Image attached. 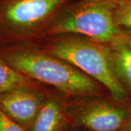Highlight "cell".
I'll use <instances>...</instances> for the list:
<instances>
[{
	"mask_svg": "<svg viewBox=\"0 0 131 131\" xmlns=\"http://www.w3.org/2000/svg\"><path fill=\"white\" fill-rule=\"evenodd\" d=\"M32 81L15 70L0 56V93L20 87H31Z\"/></svg>",
	"mask_w": 131,
	"mask_h": 131,
	"instance_id": "cell-9",
	"label": "cell"
},
{
	"mask_svg": "<svg viewBox=\"0 0 131 131\" xmlns=\"http://www.w3.org/2000/svg\"><path fill=\"white\" fill-rule=\"evenodd\" d=\"M67 117V112L61 101L54 98H45L27 131H62Z\"/></svg>",
	"mask_w": 131,
	"mask_h": 131,
	"instance_id": "cell-7",
	"label": "cell"
},
{
	"mask_svg": "<svg viewBox=\"0 0 131 131\" xmlns=\"http://www.w3.org/2000/svg\"><path fill=\"white\" fill-rule=\"evenodd\" d=\"M106 45L119 79L128 93H131V48L121 34Z\"/></svg>",
	"mask_w": 131,
	"mask_h": 131,
	"instance_id": "cell-8",
	"label": "cell"
},
{
	"mask_svg": "<svg viewBox=\"0 0 131 131\" xmlns=\"http://www.w3.org/2000/svg\"><path fill=\"white\" fill-rule=\"evenodd\" d=\"M67 0H0V24L9 32L26 34L63 7Z\"/></svg>",
	"mask_w": 131,
	"mask_h": 131,
	"instance_id": "cell-4",
	"label": "cell"
},
{
	"mask_svg": "<svg viewBox=\"0 0 131 131\" xmlns=\"http://www.w3.org/2000/svg\"><path fill=\"white\" fill-rule=\"evenodd\" d=\"M0 131H27L7 117L0 109Z\"/></svg>",
	"mask_w": 131,
	"mask_h": 131,
	"instance_id": "cell-11",
	"label": "cell"
},
{
	"mask_svg": "<svg viewBox=\"0 0 131 131\" xmlns=\"http://www.w3.org/2000/svg\"><path fill=\"white\" fill-rule=\"evenodd\" d=\"M69 131H77V130H69Z\"/></svg>",
	"mask_w": 131,
	"mask_h": 131,
	"instance_id": "cell-14",
	"label": "cell"
},
{
	"mask_svg": "<svg viewBox=\"0 0 131 131\" xmlns=\"http://www.w3.org/2000/svg\"><path fill=\"white\" fill-rule=\"evenodd\" d=\"M114 20L121 31H131V0H117Z\"/></svg>",
	"mask_w": 131,
	"mask_h": 131,
	"instance_id": "cell-10",
	"label": "cell"
},
{
	"mask_svg": "<svg viewBox=\"0 0 131 131\" xmlns=\"http://www.w3.org/2000/svg\"><path fill=\"white\" fill-rule=\"evenodd\" d=\"M121 36L127 45L131 48V31H121Z\"/></svg>",
	"mask_w": 131,
	"mask_h": 131,
	"instance_id": "cell-13",
	"label": "cell"
},
{
	"mask_svg": "<svg viewBox=\"0 0 131 131\" xmlns=\"http://www.w3.org/2000/svg\"><path fill=\"white\" fill-rule=\"evenodd\" d=\"M117 0H81L63 8L48 30L50 34H74L108 44L121 34L114 20Z\"/></svg>",
	"mask_w": 131,
	"mask_h": 131,
	"instance_id": "cell-3",
	"label": "cell"
},
{
	"mask_svg": "<svg viewBox=\"0 0 131 131\" xmlns=\"http://www.w3.org/2000/svg\"><path fill=\"white\" fill-rule=\"evenodd\" d=\"M0 56L19 73L31 80L50 84L66 94L92 95L98 93L96 81L50 52L34 47H20Z\"/></svg>",
	"mask_w": 131,
	"mask_h": 131,
	"instance_id": "cell-1",
	"label": "cell"
},
{
	"mask_svg": "<svg viewBox=\"0 0 131 131\" xmlns=\"http://www.w3.org/2000/svg\"><path fill=\"white\" fill-rule=\"evenodd\" d=\"M45 97L31 87H20L0 93V109L26 130L37 116Z\"/></svg>",
	"mask_w": 131,
	"mask_h": 131,
	"instance_id": "cell-6",
	"label": "cell"
},
{
	"mask_svg": "<svg viewBox=\"0 0 131 131\" xmlns=\"http://www.w3.org/2000/svg\"><path fill=\"white\" fill-rule=\"evenodd\" d=\"M130 110L124 103L98 99L80 104L67 114L88 131H119Z\"/></svg>",
	"mask_w": 131,
	"mask_h": 131,
	"instance_id": "cell-5",
	"label": "cell"
},
{
	"mask_svg": "<svg viewBox=\"0 0 131 131\" xmlns=\"http://www.w3.org/2000/svg\"><path fill=\"white\" fill-rule=\"evenodd\" d=\"M119 131H131V110Z\"/></svg>",
	"mask_w": 131,
	"mask_h": 131,
	"instance_id": "cell-12",
	"label": "cell"
},
{
	"mask_svg": "<svg viewBox=\"0 0 131 131\" xmlns=\"http://www.w3.org/2000/svg\"><path fill=\"white\" fill-rule=\"evenodd\" d=\"M49 52L103 84L114 101L125 103L129 93L117 76L106 44L87 37H66L52 42Z\"/></svg>",
	"mask_w": 131,
	"mask_h": 131,
	"instance_id": "cell-2",
	"label": "cell"
}]
</instances>
